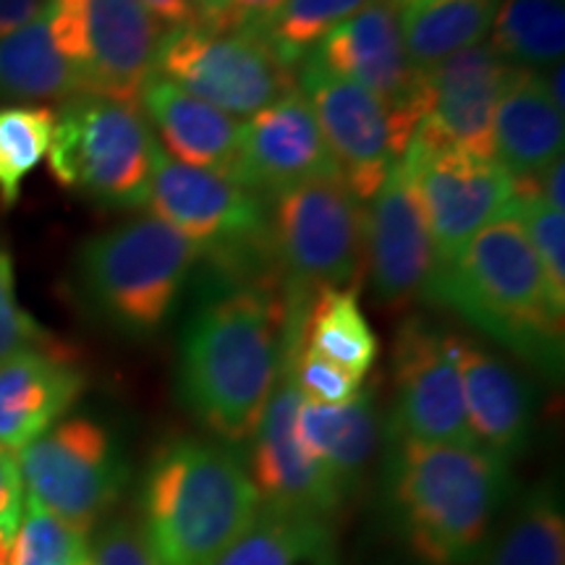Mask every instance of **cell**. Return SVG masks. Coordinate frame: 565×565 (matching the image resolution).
Segmentation results:
<instances>
[{
  "label": "cell",
  "instance_id": "cell-1",
  "mask_svg": "<svg viewBox=\"0 0 565 565\" xmlns=\"http://www.w3.org/2000/svg\"><path fill=\"white\" fill-rule=\"evenodd\" d=\"M288 301L280 286H231L189 317L179 395L225 445L249 443L286 370Z\"/></svg>",
  "mask_w": 565,
  "mask_h": 565
},
{
  "label": "cell",
  "instance_id": "cell-2",
  "mask_svg": "<svg viewBox=\"0 0 565 565\" xmlns=\"http://www.w3.org/2000/svg\"><path fill=\"white\" fill-rule=\"evenodd\" d=\"M511 461L479 445L391 435L385 490L401 540L419 565H477L511 494Z\"/></svg>",
  "mask_w": 565,
  "mask_h": 565
},
{
  "label": "cell",
  "instance_id": "cell-3",
  "mask_svg": "<svg viewBox=\"0 0 565 565\" xmlns=\"http://www.w3.org/2000/svg\"><path fill=\"white\" fill-rule=\"evenodd\" d=\"M424 301L443 303L529 364L561 372L565 307L555 301L519 217L503 212L437 270Z\"/></svg>",
  "mask_w": 565,
  "mask_h": 565
},
{
  "label": "cell",
  "instance_id": "cell-4",
  "mask_svg": "<svg viewBox=\"0 0 565 565\" xmlns=\"http://www.w3.org/2000/svg\"><path fill=\"white\" fill-rule=\"evenodd\" d=\"M246 463L225 443L179 437L152 456L141 487V529L166 565H215L257 515Z\"/></svg>",
  "mask_w": 565,
  "mask_h": 565
},
{
  "label": "cell",
  "instance_id": "cell-5",
  "mask_svg": "<svg viewBox=\"0 0 565 565\" xmlns=\"http://www.w3.org/2000/svg\"><path fill=\"white\" fill-rule=\"evenodd\" d=\"M200 246L154 215L97 233L76 254V282L110 328L150 338L171 320Z\"/></svg>",
  "mask_w": 565,
  "mask_h": 565
},
{
  "label": "cell",
  "instance_id": "cell-6",
  "mask_svg": "<svg viewBox=\"0 0 565 565\" xmlns=\"http://www.w3.org/2000/svg\"><path fill=\"white\" fill-rule=\"evenodd\" d=\"M147 210L162 223L200 246L221 275L236 286H254L246 278L280 286L273 265L267 202L246 192L225 175L186 166L171 154H154Z\"/></svg>",
  "mask_w": 565,
  "mask_h": 565
},
{
  "label": "cell",
  "instance_id": "cell-7",
  "mask_svg": "<svg viewBox=\"0 0 565 565\" xmlns=\"http://www.w3.org/2000/svg\"><path fill=\"white\" fill-rule=\"evenodd\" d=\"M267 204L273 265L286 299L364 282V202L341 175H320L273 194Z\"/></svg>",
  "mask_w": 565,
  "mask_h": 565
},
{
  "label": "cell",
  "instance_id": "cell-8",
  "mask_svg": "<svg viewBox=\"0 0 565 565\" xmlns=\"http://www.w3.org/2000/svg\"><path fill=\"white\" fill-rule=\"evenodd\" d=\"M158 150L137 105L79 95L55 113L47 162L63 189L110 210H139L150 200Z\"/></svg>",
  "mask_w": 565,
  "mask_h": 565
},
{
  "label": "cell",
  "instance_id": "cell-9",
  "mask_svg": "<svg viewBox=\"0 0 565 565\" xmlns=\"http://www.w3.org/2000/svg\"><path fill=\"white\" fill-rule=\"evenodd\" d=\"M154 74L233 118H252L291 95L296 68L263 34L244 26L192 24L162 32Z\"/></svg>",
  "mask_w": 565,
  "mask_h": 565
},
{
  "label": "cell",
  "instance_id": "cell-10",
  "mask_svg": "<svg viewBox=\"0 0 565 565\" xmlns=\"http://www.w3.org/2000/svg\"><path fill=\"white\" fill-rule=\"evenodd\" d=\"M45 9L55 47L84 95L139 108L166 26L139 0H47Z\"/></svg>",
  "mask_w": 565,
  "mask_h": 565
},
{
  "label": "cell",
  "instance_id": "cell-11",
  "mask_svg": "<svg viewBox=\"0 0 565 565\" xmlns=\"http://www.w3.org/2000/svg\"><path fill=\"white\" fill-rule=\"evenodd\" d=\"M26 503L89 532L116 505L126 463L103 424L74 416L19 450Z\"/></svg>",
  "mask_w": 565,
  "mask_h": 565
},
{
  "label": "cell",
  "instance_id": "cell-12",
  "mask_svg": "<svg viewBox=\"0 0 565 565\" xmlns=\"http://www.w3.org/2000/svg\"><path fill=\"white\" fill-rule=\"evenodd\" d=\"M328 74L362 84L391 113V137L395 158H404L412 145L416 113V76L401 38V11L391 0H370L335 30H330L303 55Z\"/></svg>",
  "mask_w": 565,
  "mask_h": 565
},
{
  "label": "cell",
  "instance_id": "cell-13",
  "mask_svg": "<svg viewBox=\"0 0 565 565\" xmlns=\"http://www.w3.org/2000/svg\"><path fill=\"white\" fill-rule=\"evenodd\" d=\"M511 66L490 45L466 47L416 76L419 126L412 145L494 160V108Z\"/></svg>",
  "mask_w": 565,
  "mask_h": 565
},
{
  "label": "cell",
  "instance_id": "cell-14",
  "mask_svg": "<svg viewBox=\"0 0 565 565\" xmlns=\"http://www.w3.org/2000/svg\"><path fill=\"white\" fill-rule=\"evenodd\" d=\"M393 387L391 435L419 443L477 445L466 424L450 330L419 315L404 320L393 341Z\"/></svg>",
  "mask_w": 565,
  "mask_h": 565
},
{
  "label": "cell",
  "instance_id": "cell-15",
  "mask_svg": "<svg viewBox=\"0 0 565 565\" xmlns=\"http://www.w3.org/2000/svg\"><path fill=\"white\" fill-rule=\"evenodd\" d=\"M401 160L412 171L440 270L513 200V175L498 160L424 150L419 145H408Z\"/></svg>",
  "mask_w": 565,
  "mask_h": 565
},
{
  "label": "cell",
  "instance_id": "cell-16",
  "mask_svg": "<svg viewBox=\"0 0 565 565\" xmlns=\"http://www.w3.org/2000/svg\"><path fill=\"white\" fill-rule=\"evenodd\" d=\"M364 278L385 307L424 301L440 263L412 171L398 160L364 204Z\"/></svg>",
  "mask_w": 565,
  "mask_h": 565
},
{
  "label": "cell",
  "instance_id": "cell-17",
  "mask_svg": "<svg viewBox=\"0 0 565 565\" xmlns=\"http://www.w3.org/2000/svg\"><path fill=\"white\" fill-rule=\"evenodd\" d=\"M296 87L312 105L338 173L359 202H370L398 162L391 137V113L362 84L328 74L301 61Z\"/></svg>",
  "mask_w": 565,
  "mask_h": 565
},
{
  "label": "cell",
  "instance_id": "cell-18",
  "mask_svg": "<svg viewBox=\"0 0 565 565\" xmlns=\"http://www.w3.org/2000/svg\"><path fill=\"white\" fill-rule=\"evenodd\" d=\"M341 175L301 89L242 121L231 181L270 200L296 183Z\"/></svg>",
  "mask_w": 565,
  "mask_h": 565
},
{
  "label": "cell",
  "instance_id": "cell-19",
  "mask_svg": "<svg viewBox=\"0 0 565 565\" xmlns=\"http://www.w3.org/2000/svg\"><path fill=\"white\" fill-rule=\"evenodd\" d=\"M299 404V391L282 374L249 440L252 454L246 471L263 505L330 521L343 505V494L296 437Z\"/></svg>",
  "mask_w": 565,
  "mask_h": 565
},
{
  "label": "cell",
  "instance_id": "cell-20",
  "mask_svg": "<svg viewBox=\"0 0 565 565\" xmlns=\"http://www.w3.org/2000/svg\"><path fill=\"white\" fill-rule=\"evenodd\" d=\"M466 424L479 448L505 458L524 454L534 433V391L505 359L469 335L454 333Z\"/></svg>",
  "mask_w": 565,
  "mask_h": 565
},
{
  "label": "cell",
  "instance_id": "cell-21",
  "mask_svg": "<svg viewBox=\"0 0 565 565\" xmlns=\"http://www.w3.org/2000/svg\"><path fill=\"white\" fill-rule=\"evenodd\" d=\"M84 372L66 349L21 351L0 364V445L19 454L45 435L84 393Z\"/></svg>",
  "mask_w": 565,
  "mask_h": 565
},
{
  "label": "cell",
  "instance_id": "cell-22",
  "mask_svg": "<svg viewBox=\"0 0 565 565\" xmlns=\"http://www.w3.org/2000/svg\"><path fill=\"white\" fill-rule=\"evenodd\" d=\"M139 110L166 145V154L186 166L231 179L242 121L192 92L154 74L139 95Z\"/></svg>",
  "mask_w": 565,
  "mask_h": 565
},
{
  "label": "cell",
  "instance_id": "cell-23",
  "mask_svg": "<svg viewBox=\"0 0 565 565\" xmlns=\"http://www.w3.org/2000/svg\"><path fill=\"white\" fill-rule=\"evenodd\" d=\"M494 160L513 179L545 171L563 158L565 116L545 87V76L532 68L508 71L494 108Z\"/></svg>",
  "mask_w": 565,
  "mask_h": 565
},
{
  "label": "cell",
  "instance_id": "cell-24",
  "mask_svg": "<svg viewBox=\"0 0 565 565\" xmlns=\"http://www.w3.org/2000/svg\"><path fill=\"white\" fill-rule=\"evenodd\" d=\"M296 437L345 500L377 454L380 414L374 393L362 391L349 404L335 406L301 398Z\"/></svg>",
  "mask_w": 565,
  "mask_h": 565
},
{
  "label": "cell",
  "instance_id": "cell-25",
  "mask_svg": "<svg viewBox=\"0 0 565 565\" xmlns=\"http://www.w3.org/2000/svg\"><path fill=\"white\" fill-rule=\"evenodd\" d=\"M353 288H320L307 301H288V341L364 380L380 341Z\"/></svg>",
  "mask_w": 565,
  "mask_h": 565
},
{
  "label": "cell",
  "instance_id": "cell-26",
  "mask_svg": "<svg viewBox=\"0 0 565 565\" xmlns=\"http://www.w3.org/2000/svg\"><path fill=\"white\" fill-rule=\"evenodd\" d=\"M79 95L82 82L55 47L47 9L0 38V103H68Z\"/></svg>",
  "mask_w": 565,
  "mask_h": 565
},
{
  "label": "cell",
  "instance_id": "cell-27",
  "mask_svg": "<svg viewBox=\"0 0 565 565\" xmlns=\"http://www.w3.org/2000/svg\"><path fill=\"white\" fill-rule=\"evenodd\" d=\"M215 565H341L328 519L259 505L249 529Z\"/></svg>",
  "mask_w": 565,
  "mask_h": 565
},
{
  "label": "cell",
  "instance_id": "cell-28",
  "mask_svg": "<svg viewBox=\"0 0 565 565\" xmlns=\"http://www.w3.org/2000/svg\"><path fill=\"white\" fill-rule=\"evenodd\" d=\"M498 3L500 0H433L401 13V38L412 66L427 68L484 42Z\"/></svg>",
  "mask_w": 565,
  "mask_h": 565
},
{
  "label": "cell",
  "instance_id": "cell-29",
  "mask_svg": "<svg viewBox=\"0 0 565 565\" xmlns=\"http://www.w3.org/2000/svg\"><path fill=\"white\" fill-rule=\"evenodd\" d=\"M487 45L513 68H553L563 63V0H500Z\"/></svg>",
  "mask_w": 565,
  "mask_h": 565
},
{
  "label": "cell",
  "instance_id": "cell-30",
  "mask_svg": "<svg viewBox=\"0 0 565 565\" xmlns=\"http://www.w3.org/2000/svg\"><path fill=\"white\" fill-rule=\"evenodd\" d=\"M482 565H565V513L553 484L521 500L508 524L487 545Z\"/></svg>",
  "mask_w": 565,
  "mask_h": 565
},
{
  "label": "cell",
  "instance_id": "cell-31",
  "mask_svg": "<svg viewBox=\"0 0 565 565\" xmlns=\"http://www.w3.org/2000/svg\"><path fill=\"white\" fill-rule=\"evenodd\" d=\"M55 113L32 105L0 108V204L13 207L19 202L21 183L42 160L53 141Z\"/></svg>",
  "mask_w": 565,
  "mask_h": 565
},
{
  "label": "cell",
  "instance_id": "cell-32",
  "mask_svg": "<svg viewBox=\"0 0 565 565\" xmlns=\"http://www.w3.org/2000/svg\"><path fill=\"white\" fill-rule=\"evenodd\" d=\"M366 3L370 0H286L265 21L259 34L270 42L286 66L299 68L303 55L312 51L324 34L364 9Z\"/></svg>",
  "mask_w": 565,
  "mask_h": 565
},
{
  "label": "cell",
  "instance_id": "cell-33",
  "mask_svg": "<svg viewBox=\"0 0 565 565\" xmlns=\"http://www.w3.org/2000/svg\"><path fill=\"white\" fill-rule=\"evenodd\" d=\"M87 534L58 515L24 503L11 542V565H79L92 557Z\"/></svg>",
  "mask_w": 565,
  "mask_h": 565
},
{
  "label": "cell",
  "instance_id": "cell-34",
  "mask_svg": "<svg viewBox=\"0 0 565 565\" xmlns=\"http://www.w3.org/2000/svg\"><path fill=\"white\" fill-rule=\"evenodd\" d=\"M524 225L555 301L565 307V215L532 194H513L508 210Z\"/></svg>",
  "mask_w": 565,
  "mask_h": 565
},
{
  "label": "cell",
  "instance_id": "cell-35",
  "mask_svg": "<svg viewBox=\"0 0 565 565\" xmlns=\"http://www.w3.org/2000/svg\"><path fill=\"white\" fill-rule=\"evenodd\" d=\"M282 374L291 380L303 401H315V404H349L364 391V380L353 377L341 366L291 341H288L286 349V370H282Z\"/></svg>",
  "mask_w": 565,
  "mask_h": 565
},
{
  "label": "cell",
  "instance_id": "cell-36",
  "mask_svg": "<svg viewBox=\"0 0 565 565\" xmlns=\"http://www.w3.org/2000/svg\"><path fill=\"white\" fill-rule=\"evenodd\" d=\"M63 349L30 312L21 309L17 299V275L13 257L0 246V364L21 351H53Z\"/></svg>",
  "mask_w": 565,
  "mask_h": 565
},
{
  "label": "cell",
  "instance_id": "cell-37",
  "mask_svg": "<svg viewBox=\"0 0 565 565\" xmlns=\"http://www.w3.org/2000/svg\"><path fill=\"white\" fill-rule=\"evenodd\" d=\"M95 565H166L154 553L139 521H118L97 542Z\"/></svg>",
  "mask_w": 565,
  "mask_h": 565
},
{
  "label": "cell",
  "instance_id": "cell-38",
  "mask_svg": "<svg viewBox=\"0 0 565 565\" xmlns=\"http://www.w3.org/2000/svg\"><path fill=\"white\" fill-rule=\"evenodd\" d=\"M24 482H21L19 456L0 445V529L17 534L24 515Z\"/></svg>",
  "mask_w": 565,
  "mask_h": 565
},
{
  "label": "cell",
  "instance_id": "cell-39",
  "mask_svg": "<svg viewBox=\"0 0 565 565\" xmlns=\"http://www.w3.org/2000/svg\"><path fill=\"white\" fill-rule=\"evenodd\" d=\"M139 3L168 30H173V26L207 24L200 0H139Z\"/></svg>",
  "mask_w": 565,
  "mask_h": 565
},
{
  "label": "cell",
  "instance_id": "cell-40",
  "mask_svg": "<svg viewBox=\"0 0 565 565\" xmlns=\"http://www.w3.org/2000/svg\"><path fill=\"white\" fill-rule=\"evenodd\" d=\"M282 3H286V0H225L228 24L259 32L265 21L270 19Z\"/></svg>",
  "mask_w": 565,
  "mask_h": 565
},
{
  "label": "cell",
  "instance_id": "cell-41",
  "mask_svg": "<svg viewBox=\"0 0 565 565\" xmlns=\"http://www.w3.org/2000/svg\"><path fill=\"white\" fill-rule=\"evenodd\" d=\"M45 3L47 0H0V38L32 21Z\"/></svg>",
  "mask_w": 565,
  "mask_h": 565
},
{
  "label": "cell",
  "instance_id": "cell-42",
  "mask_svg": "<svg viewBox=\"0 0 565 565\" xmlns=\"http://www.w3.org/2000/svg\"><path fill=\"white\" fill-rule=\"evenodd\" d=\"M200 6L204 11V19H207V24L231 26L228 24V9H225V0H200Z\"/></svg>",
  "mask_w": 565,
  "mask_h": 565
},
{
  "label": "cell",
  "instance_id": "cell-43",
  "mask_svg": "<svg viewBox=\"0 0 565 565\" xmlns=\"http://www.w3.org/2000/svg\"><path fill=\"white\" fill-rule=\"evenodd\" d=\"M11 542L13 534L0 529V565H11Z\"/></svg>",
  "mask_w": 565,
  "mask_h": 565
},
{
  "label": "cell",
  "instance_id": "cell-44",
  "mask_svg": "<svg viewBox=\"0 0 565 565\" xmlns=\"http://www.w3.org/2000/svg\"><path fill=\"white\" fill-rule=\"evenodd\" d=\"M391 3H393L395 9H398L401 13H404V11L419 9V6H427V3H433V0H391Z\"/></svg>",
  "mask_w": 565,
  "mask_h": 565
},
{
  "label": "cell",
  "instance_id": "cell-45",
  "mask_svg": "<svg viewBox=\"0 0 565 565\" xmlns=\"http://www.w3.org/2000/svg\"><path fill=\"white\" fill-rule=\"evenodd\" d=\"M79 565H95V563H92V557H89V561H84V563H79Z\"/></svg>",
  "mask_w": 565,
  "mask_h": 565
}]
</instances>
